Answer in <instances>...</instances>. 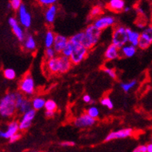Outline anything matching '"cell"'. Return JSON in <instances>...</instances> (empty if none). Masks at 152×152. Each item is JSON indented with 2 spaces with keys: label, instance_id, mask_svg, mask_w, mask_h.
Returning a JSON list of instances; mask_svg holds the SVG:
<instances>
[{
  "label": "cell",
  "instance_id": "obj_1",
  "mask_svg": "<svg viewBox=\"0 0 152 152\" xmlns=\"http://www.w3.org/2000/svg\"><path fill=\"white\" fill-rule=\"evenodd\" d=\"M16 92H9L0 99V116L10 119L17 112L16 104Z\"/></svg>",
  "mask_w": 152,
  "mask_h": 152
},
{
  "label": "cell",
  "instance_id": "obj_2",
  "mask_svg": "<svg viewBox=\"0 0 152 152\" xmlns=\"http://www.w3.org/2000/svg\"><path fill=\"white\" fill-rule=\"evenodd\" d=\"M101 34L102 31L98 30L93 24L88 25L84 30L82 44L88 50H90L98 44L101 37Z\"/></svg>",
  "mask_w": 152,
  "mask_h": 152
},
{
  "label": "cell",
  "instance_id": "obj_3",
  "mask_svg": "<svg viewBox=\"0 0 152 152\" xmlns=\"http://www.w3.org/2000/svg\"><path fill=\"white\" fill-rule=\"evenodd\" d=\"M126 28L127 27L123 25H116L113 30L112 44L120 49L128 44Z\"/></svg>",
  "mask_w": 152,
  "mask_h": 152
},
{
  "label": "cell",
  "instance_id": "obj_4",
  "mask_svg": "<svg viewBox=\"0 0 152 152\" xmlns=\"http://www.w3.org/2000/svg\"><path fill=\"white\" fill-rule=\"evenodd\" d=\"M19 91L25 96H31L35 92V82L32 75L26 73L19 82Z\"/></svg>",
  "mask_w": 152,
  "mask_h": 152
},
{
  "label": "cell",
  "instance_id": "obj_5",
  "mask_svg": "<svg viewBox=\"0 0 152 152\" xmlns=\"http://www.w3.org/2000/svg\"><path fill=\"white\" fill-rule=\"evenodd\" d=\"M116 19L115 16H111V15H105L102 14L98 18L95 19L93 20L92 24L96 26L98 30L102 31L103 30L112 27V26H116Z\"/></svg>",
  "mask_w": 152,
  "mask_h": 152
},
{
  "label": "cell",
  "instance_id": "obj_6",
  "mask_svg": "<svg viewBox=\"0 0 152 152\" xmlns=\"http://www.w3.org/2000/svg\"><path fill=\"white\" fill-rule=\"evenodd\" d=\"M152 44V23H148L140 32V41L138 47L141 50H145Z\"/></svg>",
  "mask_w": 152,
  "mask_h": 152
},
{
  "label": "cell",
  "instance_id": "obj_7",
  "mask_svg": "<svg viewBox=\"0 0 152 152\" xmlns=\"http://www.w3.org/2000/svg\"><path fill=\"white\" fill-rule=\"evenodd\" d=\"M17 16H18L19 23L23 28L28 29L31 26L32 16L24 4H23L17 10Z\"/></svg>",
  "mask_w": 152,
  "mask_h": 152
},
{
  "label": "cell",
  "instance_id": "obj_8",
  "mask_svg": "<svg viewBox=\"0 0 152 152\" xmlns=\"http://www.w3.org/2000/svg\"><path fill=\"white\" fill-rule=\"evenodd\" d=\"M16 104L17 112L19 113H21L22 115L32 109L31 101L20 92H16Z\"/></svg>",
  "mask_w": 152,
  "mask_h": 152
},
{
  "label": "cell",
  "instance_id": "obj_9",
  "mask_svg": "<svg viewBox=\"0 0 152 152\" xmlns=\"http://www.w3.org/2000/svg\"><path fill=\"white\" fill-rule=\"evenodd\" d=\"M88 50L85 48L82 44L75 46V49L72 52V56L70 57V60L72 64H78L83 61L88 56Z\"/></svg>",
  "mask_w": 152,
  "mask_h": 152
},
{
  "label": "cell",
  "instance_id": "obj_10",
  "mask_svg": "<svg viewBox=\"0 0 152 152\" xmlns=\"http://www.w3.org/2000/svg\"><path fill=\"white\" fill-rule=\"evenodd\" d=\"M36 110L34 109H31L26 113H23L21 116V118L19 120V126H20V130L21 131H25L30 128L32 123L34 121L35 116H36Z\"/></svg>",
  "mask_w": 152,
  "mask_h": 152
},
{
  "label": "cell",
  "instance_id": "obj_11",
  "mask_svg": "<svg viewBox=\"0 0 152 152\" xmlns=\"http://www.w3.org/2000/svg\"><path fill=\"white\" fill-rule=\"evenodd\" d=\"M96 119L91 117L87 113H83L75 119L73 121V124L77 128L84 129L91 127L96 124Z\"/></svg>",
  "mask_w": 152,
  "mask_h": 152
},
{
  "label": "cell",
  "instance_id": "obj_12",
  "mask_svg": "<svg viewBox=\"0 0 152 152\" xmlns=\"http://www.w3.org/2000/svg\"><path fill=\"white\" fill-rule=\"evenodd\" d=\"M134 134V130L131 128H124L120 130L112 131L105 137V141H111V140L124 139L131 137Z\"/></svg>",
  "mask_w": 152,
  "mask_h": 152
},
{
  "label": "cell",
  "instance_id": "obj_13",
  "mask_svg": "<svg viewBox=\"0 0 152 152\" xmlns=\"http://www.w3.org/2000/svg\"><path fill=\"white\" fill-rule=\"evenodd\" d=\"M8 23L10 24V27L12 29V33L14 34L16 37L17 38V40L20 42H23L26 37V34L23 30V27L19 23L18 20L15 17H10L9 18Z\"/></svg>",
  "mask_w": 152,
  "mask_h": 152
},
{
  "label": "cell",
  "instance_id": "obj_14",
  "mask_svg": "<svg viewBox=\"0 0 152 152\" xmlns=\"http://www.w3.org/2000/svg\"><path fill=\"white\" fill-rule=\"evenodd\" d=\"M20 126H19V121L17 120H12L7 125L6 130H0V138L2 139H8L19 133Z\"/></svg>",
  "mask_w": 152,
  "mask_h": 152
},
{
  "label": "cell",
  "instance_id": "obj_15",
  "mask_svg": "<svg viewBox=\"0 0 152 152\" xmlns=\"http://www.w3.org/2000/svg\"><path fill=\"white\" fill-rule=\"evenodd\" d=\"M58 8L57 5L50 6L44 10V20L48 25H52L56 20Z\"/></svg>",
  "mask_w": 152,
  "mask_h": 152
},
{
  "label": "cell",
  "instance_id": "obj_16",
  "mask_svg": "<svg viewBox=\"0 0 152 152\" xmlns=\"http://www.w3.org/2000/svg\"><path fill=\"white\" fill-rule=\"evenodd\" d=\"M68 41H69V39H68L64 35L56 34L55 39H54V44H53V48L56 51L57 54H61L62 50H64V48L66 47Z\"/></svg>",
  "mask_w": 152,
  "mask_h": 152
},
{
  "label": "cell",
  "instance_id": "obj_17",
  "mask_svg": "<svg viewBox=\"0 0 152 152\" xmlns=\"http://www.w3.org/2000/svg\"><path fill=\"white\" fill-rule=\"evenodd\" d=\"M126 7V2L124 0H109L106 3V9L113 12H124Z\"/></svg>",
  "mask_w": 152,
  "mask_h": 152
},
{
  "label": "cell",
  "instance_id": "obj_18",
  "mask_svg": "<svg viewBox=\"0 0 152 152\" xmlns=\"http://www.w3.org/2000/svg\"><path fill=\"white\" fill-rule=\"evenodd\" d=\"M120 56V48L116 47L113 44H110L106 48L104 53V57L107 61H114L118 59Z\"/></svg>",
  "mask_w": 152,
  "mask_h": 152
},
{
  "label": "cell",
  "instance_id": "obj_19",
  "mask_svg": "<svg viewBox=\"0 0 152 152\" xmlns=\"http://www.w3.org/2000/svg\"><path fill=\"white\" fill-rule=\"evenodd\" d=\"M23 48L26 51H29V52H34L35 51L37 48V44L35 40V38L31 34H28L26 35V37L23 41Z\"/></svg>",
  "mask_w": 152,
  "mask_h": 152
},
{
  "label": "cell",
  "instance_id": "obj_20",
  "mask_svg": "<svg viewBox=\"0 0 152 152\" xmlns=\"http://www.w3.org/2000/svg\"><path fill=\"white\" fill-rule=\"evenodd\" d=\"M58 64H59V74L67 73L72 68V63L70 58L63 56L61 54L58 55Z\"/></svg>",
  "mask_w": 152,
  "mask_h": 152
},
{
  "label": "cell",
  "instance_id": "obj_21",
  "mask_svg": "<svg viewBox=\"0 0 152 152\" xmlns=\"http://www.w3.org/2000/svg\"><path fill=\"white\" fill-rule=\"evenodd\" d=\"M45 67H46V71L49 72L50 74H59L58 57L56 56L55 58L47 60L46 63H45Z\"/></svg>",
  "mask_w": 152,
  "mask_h": 152
},
{
  "label": "cell",
  "instance_id": "obj_22",
  "mask_svg": "<svg viewBox=\"0 0 152 152\" xmlns=\"http://www.w3.org/2000/svg\"><path fill=\"white\" fill-rule=\"evenodd\" d=\"M126 34H127V40L128 44L134 47H138L139 41H140V33L137 30H132L130 28H126Z\"/></svg>",
  "mask_w": 152,
  "mask_h": 152
},
{
  "label": "cell",
  "instance_id": "obj_23",
  "mask_svg": "<svg viewBox=\"0 0 152 152\" xmlns=\"http://www.w3.org/2000/svg\"><path fill=\"white\" fill-rule=\"evenodd\" d=\"M120 55L124 58H132L134 57L137 53V48L136 47L130 45V44H127L125 46L123 47L122 48H120Z\"/></svg>",
  "mask_w": 152,
  "mask_h": 152
},
{
  "label": "cell",
  "instance_id": "obj_24",
  "mask_svg": "<svg viewBox=\"0 0 152 152\" xmlns=\"http://www.w3.org/2000/svg\"><path fill=\"white\" fill-rule=\"evenodd\" d=\"M47 100L44 99L43 97L40 96H36L31 100V103H32V109L34 110H40L44 108L45 103H46Z\"/></svg>",
  "mask_w": 152,
  "mask_h": 152
},
{
  "label": "cell",
  "instance_id": "obj_25",
  "mask_svg": "<svg viewBox=\"0 0 152 152\" xmlns=\"http://www.w3.org/2000/svg\"><path fill=\"white\" fill-rule=\"evenodd\" d=\"M55 34L53 32L52 30H48L46 33H45V35H44V46L45 48H53V44L54 42V39H55Z\"/></svg>",
  "mask_w": 152,
  "mask_h": 152
},
{
  "label": "cell",
  "instance_id": "obj_26",
  "mask_svg": "<svg viewBox=\"0 0 152 152\" xmlns=\"http://www.w3.org/2000/svg\"><path fill=\"white\" fill-rule=\"evenodd\" d=\"M102 14H103V7L100 5H96L91 9L90 12H89V17L95 20V19L99 17L100 16H102Z\"/></svg>",
  "mask_w": 152,
  "mask_h": 152
},
{
  "label": "cell",
  "instance_id": "obj_27",
  "mask_svg": "<svg viewBox=\"0 0 152 152\" xmlns=\"http://www.w3.org/2000/svg\"><path fill=\"white\" fill-rule=\"evenodd\" d=\"M137 85V81L134 79V80H131L130 82H122V83H120V86L124 92H128L130 90H132Z\"/></svg>",
  "mask_w": 152,
  "mask_h": 152
},
{
  "label": "cell",
  "instance_id": "obj_28",
  "mask_svg": "<svg viewBox=\"0 0 152 152\" xmlns=\"http://www.w3.org/2000/svg\"><path fill=\"white\" fill-rule=\"evenodd\" d=\"M83 36H84V31L78 32V33H77V34H74L73 36L69 38V41L74 44L75 46L80 45V44H82V43Z\"/></svg>",
  "mask_w": 152,
  "mask_h": 152
},
{
  "label": "cell",
  "instance_id": "obj_29",
  "mask_svg": "<svg viewBox=\"0 0 152 152\" xmlns=\"http://www.w3.org/2000/svg\"><path fill=\"white\" fill-rule=\"evenodd\" d=\"M75 49V45L72 43H71L70 41H68V43L67 44L66 47L64 48V50H62L61 52V55L63 56H65L67 58H69L72 56V52H73V50Z\"/></svg>",
  "mask_w": 152,
  "mask_h": 152
},
{
  "label": "cell",
  "instance_id": "obj_30",
  "mask_svg": "<svg viewBox=\"0 0 152 152\" xmlns=\"http://www.w3.org/2000/svg\"><path fill=\"white\" fill-rule=\"evenodd\" d=\"M3 76H4V78L6 79H7V80H13L16 77V71L10 68H6L3 71Z\"/></svg>",
  "mask_w": 152,
  "mask_h": 152
},
{
  "label": "cell",
  "instance_id": "obj_31",
  "mask_svg": "<svg viewBox=\"0 0 152 152\" xmlns=\"http://www.w3.org/2000/svg\"><path fill=\"white\" fill-rule=\"evenodd\" d=\"M44 109L46 111H51V112H55L58 109L56 102L53 99H48L45 103Z\"/></svg>",
  "mask_w": 152,
  "mask_h": 152
},
{
  "label": "cell",
  "instance_id": "obj_32",
  "mask_svg": "<svg viewBox=\"0 0 152 152\" xmlns=\"http://www.w3.org/2000/svg\"><path fill=\"white\" fill-rule=\"evenodd\" d=\"M86 113L88 114V116H90L91 117L96 120V118H98L99 116V110L96 106H89L86 111Z\"/></svg>",
  "mask_w": 152,
  "mask_h": 152
},
{
  "label": "cell",
  "instance_id": "obj_33",
  "mask_svg": "<svg viewBox=\"0 0 152 152\" xmlns=\"http://www.w3.org/2000/svg\"><path fill=\"white\" fill-rule=\"evenodd\" d=\"M100 103L101 105L105 107H106L109 110H112L113 108V100L109 97V96H104V97H102L100 100Z\"/></svg>",
  "mask_w": 152,
  "mask_h": 152
},
{
  "label": "cell",
  "instance_id": "obj_34",
  "mask_svg": "<svg viewBox=\"0 0 152 152\" xmlns=\"http://www.w3.org/2000/svg\"><path fill=\"white\" fill-rule=\"evenodd\" d=\"M36 1L38 5H40V6H42L44 8H48L50 6L56 5L59 0H36Z\"/></svg>",
  "mask_w": 152,
  "mask_h": 152
},
{
  "label": "cell",
  "instance_id": "obj_35",
  "mask_svg": "<svg viewBox=\"0 0 152 152\" xmlns=\"http://www.w3.org/2000/svg\"><path fill=\"white\" fill-rule=\"evenodd\" d=\"M23 5V0H10V3L8 4V7L12 9L13 10H17L20 8Z\"/></svg>",
  "mask_w": 152,
  "mask_h": 152
},
{
  "label": "cell",
  "instance_id": "obj_36",
  "mask_svg": "<svg viewBox=\"0 0 152 152\" xmlns=\"http://www.w3.org/2000/svg\"><path fill=\"white\" fill-rule=\"evenodd\" d=\"M44 56H45L47 60H49V59L55 58L57 56V53L53 48H48L45 49Z\"/></svg>",
  "mask_w": 152,
  "mask_h": 152
},
{
  "label": "cell",
  "instance_id": "obj_37",
  "mask_svg": "<svg viewBox=\"0 0 152 152\" xmlns=\"http://www.w3.org/2000/svg\"><path fill=\"white\" fill-rule=\"evenodd\" d=\"M102 71L106 73L107 75L111 78L112 79H116L117 78V75H116V72L115 69L111 68H108V67H106V68H104L102 69Z\"/></svg>",
  "mask_w": 152,
  "mask_h": 152
},
{
  "label": "cell",
  "instance_id": "obj_38",
  "mask_svg": "<svg viewBox=\"0 0 152 152\" xmlns=\"http://www.w3.org/2000/svg\"><path fill=\"white\" fill-rule=\"evenodd\" d=\"M60 145L61 147H65V148H70V147H74L75 145V143L74 141H70V140H65L60 143Z\"/></svg>",
  "mask_w": 152,
  "mask_h": 152
},
{
  "label": "cell",
  "instance_id": "obj_39",
  "mask_svg": "<svg viewBox=\"0 0 152 152\" xmlns=\"http://www.w3.org/2000/svg\"><path fill=\"white\" fill-rule=\"evenodd\" d=\"M20 138H21V134H20V133H17V134H16L12 137H11L9 140H10V143H12H12H15L16 142V141H18Z\"/></svg>",
  "mask_w": 152,
  "mask_h": 152
},
{
  "label": "cell",
  "instance_id": "obj_40",
  "mask_svg": "<svg viewBox=\"0 0 152 152\" xmlns=\"http://www.w3.org/2000/svg\"><path fill=\"white\" fill-rule=\"evenodd\" d=\"M82 99H83V101H84L86 103H91V102H92V98H91V96L88 94L85 95V96H83Z\"/></svg>",
  "mask_w": 152,
  "mask_h": 152
},
{
  "label": "cell",
  "instance_id": "obj_41",
  "mask_svg": "<svg viewBox=\"0 0 152 152\" xmlns=\"http://www.w3.org/2000/svg\"><path fill=\"white\" fill-rule=\"evenodd\" d=\"M54 114H55V112H51V111H45V116L47 118L50 119L54 117Z\"/></svg>",
  "mask_w": 152,
  "mask_h": 152
},
{
  "label": "cell",
  "instance_id": "obj_42",
  "mask_svg": "<svg viewBox=\"0 0 152 152\" xmlns=\"http://www.w3.org/2000/svg\"><path fill=\"white\" fill-rule=\"evenodd\" d=\"M139 147V148H140V150L141 152H147V145H140Z\"/></svg>",
  "mask_w": 152,
  "mask_h": 152
},
{
  "label": "cell",
  "instance_id": "obj_43",
  "mask_svg": "<svg viewBox=\"0 0 152 152\" xmlns=\"http://www.w3.org/2000/svg\"><path fill=\"white\" fill-rule=\"evenodd\" d=\"M147 152H152V143L147 144Z\"/></svg>",
  "mask_w": 152,
  "mask_h": 152
},
{
  "label": "cell",
  "instance_id": "obj_44",
  "mask_svg": "<svg viewBox=\"0 0 152 152\" xmlns=\"http://www.w3.org/2000/svg\"><path fill=\"white\" fill-rule=\"evenodd\" d=\"M131 10H132V9H131V7H130V6H126V7H125L124 10V12H129L131 11Z\"/></svg>",
  "mask_w": 152,
  "mask_h": 152
},
{
  "label": "cell",
  "instance_id": "obj_45",
  "mask_svg": "<svg viewBox=\"0 0 152 152\" xmlns=\"http://www.w3.org/2000/svg\"><path fill=\"white\" fill-rule=\"evenodd\" d=\"M151 20L152 23V0H151Z\"/></svg>",
  "mask_w": 152,
  "mask_h": 152
},
{
  "label": "cell",
  "instance_id": "obj_46",
  "mask_svg": "<svg viewBox=\"0 0 152 152\" xmlns=\"http://www.w3.org/2000/svg\"><path fill=\"white\" fill-rule=\"evenodd\" d=\"M132 152H141V151H140V148H139V147H137V148H135V149H134V150Z\"/></svg>",
  "mask_w": 152,
  "mask_h": 152
},
{
  "label": "cell",
  "instance_id": "obj_47",
  "mask_svg": "<svg viewBox=\"0 0 152 152\" xmlns=\"http://www.w3.org/2000/svg\"><path fill=\"white\" fill-rule=\"evenodd\" d=\"M23 152H40L38 151H35V150H28V151H25Z\"/></svg>",
  "mask_w": 152,
  "mask_h": 152
},
{
  "label": "cell",
  "instance_id": "obj_48",
  "mask_svg": "<svg viewBox=\"0 0 152 152\" xmlns=\"http://www.w3.org/2000/svg\"><path fill=\"white\" fill-rule=\"evenodd\" d=\"M151 143H152V136H151Z\"/></svg>",
  "mask_w": 152,
  "mask_h": 152
},
{
  "label": "cell",
  "instance_id": "obj_49",
  "mask_svg": "<svg viewBox=\"0 0 152 152\" xmlns=\"http://www.w3.org/2000/svg\"><path fill=\"white\" fill-rule=\"evenodd\" d=\"M47 152H48V151H47Z\"/></svg>",
  "mask_w": 152,
  "mask_h": 152
}]
</instances>
